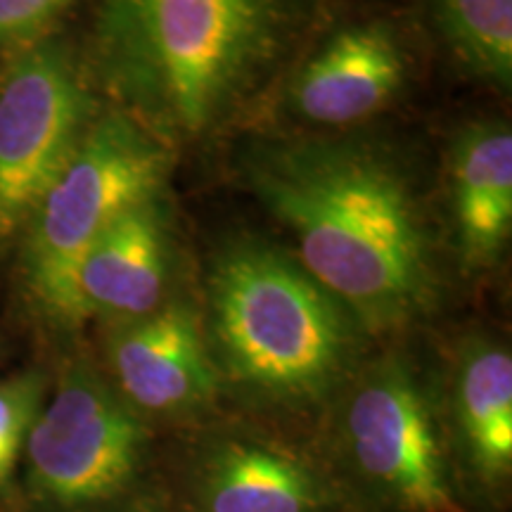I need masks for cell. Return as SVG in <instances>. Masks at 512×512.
<instances>
[{
  "mask_svg": "<svg viewBox=\"0 0 512 512\" xmlns=\"http://www.w3.org/2000/svg\"><path fill=\"white\" fill-rule=\"evenodd\" d=\"M249 183L290 228L299 264L363 332L411 328L434 309L430 238L411 185L356 143H287L256 155Z\"/></svg>",
  "mask_w": 512,
  "mask_h": 512,
  "instance_id": "cell-1",
  "label": "cell"
},
{
  "mask_svg": "<svg viewBox=\"0 0 512 512\" xmlns=\"http://www.w3.org/2000/svg\"><path fill=\"white\" fill-rule=\"evenodd\" d=\"M280 0H105L102 69L159 140L209 133L275 50Z\"/></svg>",
  "mask_w": 512,
  "mask_h": 512,
  "instance_id": "cell-2",
  "label": "cell"
},
{
  "mask_svg": "<svg viewBox=\"0 0 512 512\" xmlns=\"http://www.w3.org/2000/svg\"><path fill=\"white\" fill-rule=\"evenodd\" d=\"M204 335L221 382L299 411L349 382L363 328L302 264L240 245L211 271Z\"/></svg>",
  "mask_w": 512,
  "mask_h": 512,
  "instance_id": "cell-3",
  "label": "cell"
},
{
  "mask_svg": "<svg viewBox=\"0 0 512 512\" xmlns=\"http://www.w3.org/2000/svg\"><path fill=\"white\" fill-rule=\"evenodd\" d=\"M320 463L344 512H475L460 494L430 396L399 358L356 377Z\"/></svg>",
  "mask_w": 512,
  "mask_h": 512,
  "instance_id": "cell-4",
  "label": "cell"
},
{
  "mask_svg": "<svg viewBox=\"0 0 512 512\" xmlns=\"http://www.w3.org/2000/svg\"><path fill=\"white\" fill-rule=\"evenodd\" d=\"M169 164V145L126 112L88 124L27 221V285L50 320L79 325L74 278L83 254L126 209L162 192Z\"/></svg>",
  "mask_w": 512,
  "mask_h": 512,
  "instance_id": "cell-5",
  "label": "cell"
},
{
  "mask_svg": "<svg viewBox=\"0 0 512 512\" xmlns=\"http://www.w3.org/2000/svg\"><path fill=\"white\" fill-rule=\"evenodd\" d=\"M27 496L43 512H107L143 494L152 430L91 361L62 370L24 441Z\"/></svg>",
  "mask_w": 512,
  "mask_h": 512,
  "instance_id": "cell-6",
  "label": "cell"
},
{
  "mask_svg": "<svg viewBox=\"0 0 512 512\" xmlns=\"http://www.w3.org/2000/svg\"><path fill=\"white\" fill-rule=\"evenodd\" d=\"M88 88L74 55L38 43L0 79V245L10 242L88 128Z\"/></svg>",
  "mask_w": 512,
  "mask_h": 512,
  "instance_id": "cell-7",
  "label": "cell"
},
{
  "mask_svg": "<svg viewBox=\"0 0 512 512\" xmlns=\"http://www.w3.org/2000/svg\"><path fill=\"white\" fill-rule=\"evenodd\" d=\"M188 512H344L320 460L247 432H219L181 467Z\"/></svg>",
  "mask_w": 512,
  "mask_h": 512,
  "instance_id": "cell-8",
  "label": "cell"
},
{
  "mask_svg": "<svg viewBox=\"0 0 512 512\" xmlns=\"http://www.w3.org/2000/svg\"><path fill=\"white\" fill-rule=\"evenodd\" d=\"M107 363L110 382L145 420L200 413L221 392L200 318L183 302L112 323Z\"/></svg>",
  "mask_w": 512,
  "mask_h": 512,
  "instance_id": "cell-9",
  "label": "cell"
},
{
  "mask_svg": "<svg viewBox=\"0 0 512 512\" xmlns=\"http://www.w3.org/2000/svg\"><path fill=\"white\" fill-rule=\"evenodd\" d=\"M171 238L162 195L133 204L83 254L74 278L76 316L112 323L140 318L166 302Z\"/></svg>",
  "mask_w": 512,
  "mask_h": 512,
  "instance_id": "cell-10",
  "label": "cell"
},
{
  "mask_svg": "<svg viewBox=\"0 0 512 512\" xmlns=\"http://www.w3.org/2000/svg\"><path fill=\"white\" fill-rule=\"evenodd\" d=\"M448 456L460 494L501 503L512 477V358L491 342L470 344L458 358L451 392Z\"/></svg>",
  "mask_w": 512,
  "mask_h": 512,
  "instance_id": "cell-11",
  "label": "cell"
},
{
  "mask_svg": "<svg viewBox=\"0 0 512 512\" xmlns=\"http://www.w3.org/2000/svg\"><path fill=\"white\" fill-rule=\"evenodd\" d=\"M406 60L389 31L347 29L302 69L292 86L294 110L313 124L344 126L373 117L394 100Z\"/></svg>",
  "mask_w": 512,
  "mask_h": 512,
  "instance_id": "cell-12",
  "label": "cell"
},
{
  "mask_svg": "<svg viewBox=\"0 0 512 512\" xmlns=\"http://www.w3.org/2000/svg\"><path fill=\"white\" fill-rule=\"evenodd\" d=\"M458 245L470 266L501 256L512 230V133L508 124L467 128L451 159Z\"/></svg>",
  "mask_w": 512,
  "mask_h": 512,
  "instance_id": "cell-13",
  "label": "cell"
},
{
  "mask_svg": "<svg viewBox=\"0 0 512 512\" xmlns=\"http://www.w3.org/2000/svg\"><path fill=\"white\" fill-rule=\"evenodd\" d=\"M441 31L470 72L508 88L512 79V0H439Z\"/></svg>",
  "mask_w": 512,
  "mask_h": 512,
  "instance_id": "cell-14",
  "label": "cell"
},
{
  "mask_svg": "<svg viewBox=\"0 0 512 512\" xmlns=\"http://www.w3.org/2000/svg\"><path fill=\"white\" fill-rule=\"evenodd\" d=\"M46 380L38 373H22L0 382V491L15 475L24 441L43 406Z\"/></svg>",
  "mask_w": 512,
  "mask_h": 512,
  "instance_id": "cell-15",
  "label": "cell"
},
{
  "mask_svg": "<svg viewBox=\"0 0 512 512\" xmlns=\"http://www.w3.org/2000/svg\"><path fill=\"white\" fill-rule=\"evenodd\" d=\"M72 0H0V48L31 46Z\"/></svg>",
  "mask_w": 512,
  "mask_h": 512,
  "instance_id": "cell-16",
  "label": "cell"
},
{
  "mask_svg": "<svg viewBox=\"0 0 512 512\" xmlns=\"http://www.w3.org/2000/svg\"><path fill=\"white\" fill-rule=\"evenodd\" d=\"M107 512H166V510H164V503L159 501L157 496L143 494L140 498H136V501L119 505V508L107 510Z\"/></svg>",
  "mask_w": 512,
  "mask_h": 512,
  "instance_id": "cell-17",
  "label": "cell"
}]
</instances>
